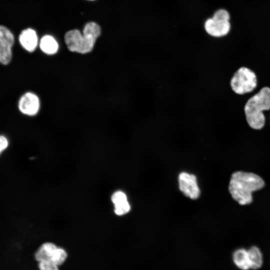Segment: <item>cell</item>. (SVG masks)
<instances>
[{
	"mask_svg": "<svg viewBox=\"0 0 270 270\" xmlns=\"http://www.w3.org/2000/svg\"><path fill=\"white\" fill-rule=\"evenodd\" d=\"M264 186V180L258 175L238 171L232 175L228 190L234 200L240 205H246L252 202V192L262 189Z\"/></svg>",
	"mask_w": 270,
	"mask_h": 270,
	"instance_id": "1",
	"label": "cell"
},
{
	"mask_svg": "<svg viewBox=\"0 0 270 270\" xmlns=\"http://www.w3.org/2000/svg\"><path fill=\"white\" fill-rule=\"evenodd\" d=\"M100 34L99 25L90 22L85 24L82 33L77 29L66 32L64 35V42L70 51L86 54L92 50Z\"/></svg>",
	"mask_w": 270,
	"mask_h": 270,
	"instance_id": "2",
	"label": "cell"
},
{
	"mask_svg": "<svg viewBox=\"0 0 270 270\" xmlns=\"http://www.w3.org/2000/svg\"><path fill=\"white\" fill-rule=\"evenodd\" d=\"M270 110V88L264 86L246 102L244 112L248 126L252 129H262L266 124L264 111Z\"/></svg>",
	"mask_w": 270,
	"mask_h": 270,
	"instance_id": "3",
	"label": "cell"
},
{
	"mask_svg": "<svg viewBox=\"0 0 270 270\" xmlns=\"http://www.w3.org/2000/svg\"><path fill=\"white\" fill-rule=\"evenodd\" d=\"M258 83L256 73L246 66L240 68L234 74L230 80L232 90L239 95L252 92L256 88Z\"/></svg>",
	"mask_w": 270,
	"mask_h": 270,
	"instance_id": "4",
	"label": "cell"
},
{
	"mask_svg": "<svg viewBox=\"0 0 270 270\" xmlns=\"http://www.w3.org/2000/svg\"><path fill=\"white\" fill-rule=\"evenodd\" d=\"M14 43L12 33L7 28L0 26V63L6 65L12 58V47Z\"/></svg>",
	"mask_w": 270,
	"mask_h": 270,
	"instance_id": "5",
	"label": "cell"
},
{
	"mask_svg": "<svg viewBox=\"0 0 270 270\" xmlns=\"http://www.w3.org/2000/svg\"><path fill=\"white\" fill-rule=\"evenodd\" d=\"M178 183L180 190L186 196L192 199H196L199 196L200 190L194 175L182 172L178 176Z\"/></svg>",
	"mask_w": 270,
	"mask_h": 270,
	"instance_id": "6",
	"label": "cell"
},
{
	"mask_svg": "<svg viewBox=\"0 0 270 270\" xmlns=\"http://www.w3.org/2000/svg\"><path fill=\"white\" fill-rule=\"evenodd\" d=\"M40 100L38 96L34 92H27L20 98L18 107L23 114L28 116H34L40 109Z\"/></svg>",
	"mask_w": 270,
	"mask_h": 270,
	"instance_id": "7",
	"label": "cell"
},
{
	"mask_svg": "<svg viewBox=\"0 0 270 270\" xmlns=\"http://www.w3.org/2000/svg\"><path fill=\"white\" fill-rule=\"evenodd\" d=\"M204 28L210 36L218 38L228 34L230 25L229 21L219 20L211 17L204 21Z\"/></svg>",
	"mask_w": 270,
	"mask_h": 270,
	"instance_id": "8",
	"label": "cell"
},
{
	"mask_svg": "<svg viewBox=\"0 0 270 270\" xmlns=\"http://www.w3.org/2000/svg\"><path fill=\"white\" fill-rule=\"evenodd\" d=\"M60 248V246L53 242H44L36 251L34 258L38 262L46 260L52 261L54 263L58 254Z\"/></svg>",
	"mask_w": 270,
	"mask_h": 270,
	"instance_id": "9",
	"label": "cell"
},
{
	"mask_svg": "<svg viewBox=\"0 0 270 270\" xmlns=\"http://www.w3.org/2000/svg\"><path fill=\"white\" fill-rule=\"evenodd\" d=\"M110 200L114 205V212L118 216L124 215L130 210V206L126 194L118 190L112 193Z\"/></svg>",
	"mask_w": 270,
	"mask_h": 270,
	"instance_id": "10",
	"label": "cell"
},
{
	"mask_svg": "<svg viewBox=\"0 0 270 270\" xmlns=\"http://www.w3.org/2000/svg\"><path fill=\"white\" fill-rule=\"evenodd\" d=\"M19 41L22 48L28 52H34L39 44L36 31L30 28L22 32Z\"/></svg>",
	"mask_w": 270,
	"mask_h": 270,
	"instance_id": "11",
	"label": "cell"
},
{
	"mask_svg": "<svg viewBox=\"0 0 270 270\" xmlns=\"http://www.w3.org/2000/svg\"><path fill=\"white\" fill-rule=\"evenodd\" d=\"M38 44L41 50L48 55L54 54L58 52L59 48L58 42L50 35L43 36Z\"/></svg>",
	"mask_w": 270,
	"mask_h": 270,
	"instance_id": "12",
	"label": "cell"
},
{
	"mask_svg": "<svg viewBox=\"0 0 270 270\" xmlns=\"http://www.w3.org/2000/svg\"><path fill=\"white\" fill-rule=\"evenodd\" d=\"M232 260L234 264L240 270L250 269L248 250L243 248L236 250L233 253Z\"/></svg>",
	"mask_w": 270,
	"mask_h": 270,
	"instance_id": "13",
	"label": "cell"
},
{
	"mask_svg": "<svg viewBox=\"0 0 270 270\" xmlns=\"http://www.w3.org/2000/svg\"><path fill=\"white\" fill-rule=\"evenodd\" d=\"M250 269L256 270L262 264V256L260 250L252 246L248 250Z\"/></svg>",
	"mask_w": 270,
	"mask_h": 270,
	"instance_id": "14",
	"label": "cell"
},
{
	"mask_svg": "<svg viewBox=\"0 0 270 270\" xmlns=\"http://www.w3.org/2000/svg\"><path fill=\"white\" fill-rule=\"evenodd\" d=\"M39 270H59V266L50 260L38 262Z\"/></svg>",
	"mask_w": 270,
	"mask_h": 270,
	"instance_id": "15",
	"label": "cell"
},
{
	"mask_svg": "<svg viewBox=\"0 0 270 270\" xmlns=\"http://www.w3.org/2000/svg\"><path fill=\"white\" fill-rule=\"evenodd\" d=\"M212 18L219 20L229 21L230 15L226 10L219 9L214 12Z\"/></svg>",
	"mask_w": 270,
	"mask_h": 270,
	"instance_id": "16",
	"label": "cell"
},
{
	"mask_svg": "<svg viewBox=\"0 0 270 270\" xmlns=\"http://www.w3.org/2000/svg\"><path fill=\"white\" fill-rule=\"evenodd\" d=\"M8 144L7 138L4 136H0V154L7 148Z\"/></svg>",
	"mask_w": 270,
	"mask_h": 270,
	"instance_id": "17",
	"label": "cell"
},
{
	"mask_svg": "<svg viewBox=\"0 0 270 270\" xmlns=\"http://www.w3.org/2000/svg\"></svg>",
	"mask_w": 270,
	"mask_h": 270,
	"instance_id": "18",
	"label": "cell"
}]
</instances>
